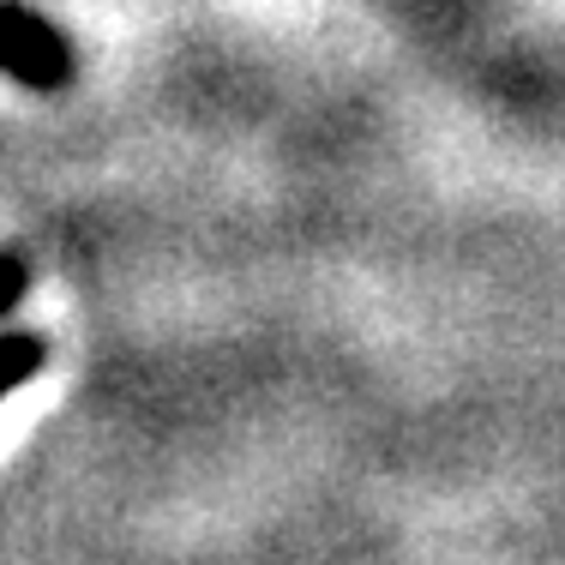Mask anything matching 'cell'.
Wrapping results in <instances>:
<instances>
[{"instance_id":"1","label":"cell","mask_w":565,"mask_h":565,"mask_svg":"<svg viewBox=\"0 0 565 565\" xmlns=\"http://www.w3.org/2000/svg\"><path fill=\"white\" fill-rule=\"evenodd\" d=\"M0 73L24 90H61L73 78V49L49 19H36L19 0H0Z\"/></svg>"},{"instance_id":"2","label":"cell","mask_w":565,"mask_h":565,"mask_svg":"<svg viewBox=\"0 0 565 565\" xmlns=\"http://www.w3.org/2000/svg\"><path fill=\"white\" fill-rule=\"evenodd\" d=\"M43 355H49V343L36 338V331H7V338H0V397L19 392V385L43 367Z\"/></svg>"},{"instance_id":"3","label":"cell","mask_w":565,"mask_h":565,"mask_svg":"<svg viewBox=\"0 0 565 565\" xmlns=\"http://www.w3.org/2000/svg\"><path fill=\"white\" fill-rule=\"evenodd\" d=\"M24 289H31V271H24V259H19V253H0V313H7V307H19Z\"/></svg>"}]
</instances>
